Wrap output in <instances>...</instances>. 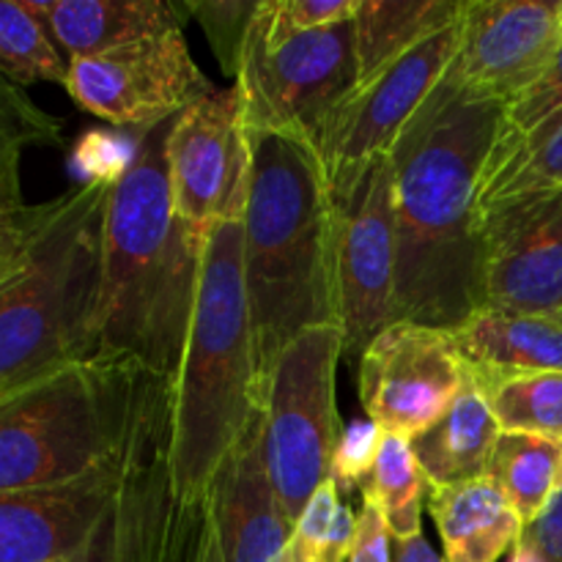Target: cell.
I'll use <instances>...</instances> for the list:
<instances>
[{"instance_id": "cell-1", "label": "cell", "mask_w": 562, "mask_h": 562, "mask_svg": "<svg viewBox=\"0 0 562 562\" xmlns=\"http://www.w3.org/2000/svg\"><path fill=\"white\" fill-rule=\"evenodd\" d=\"M505 102L434 88L390 151L395 322L453 329L483 307L481 179Z\"/></svg>"}, {"instance_id": "cell-2", "label": "cell", "mask_w": 562, "mask_h": 562, "mask_svg": "<svg viewBox=\"0 0 562 562\" xmlns=\"http://www.w3.org/2000/svg\"><path fill=\"white\" fill-rule=\"evenodd\" d=\"M173 119L140 130L132 159L115 173L102 245L99 355L157 376H176L203 258L170 206L165 140Z\"/></svg>"}, {"instance_id": "cell-3", "label": "cell", "mask_w": 562, "mask_h": 562, "mask_svg": "<svg viewBox=\"0 0 562 562\" xmlns=\"http://www.w3.org/2000/svg\"><path fill=\"white\" fill-rule=\"evenodd\" d=\"M250 148L241 252L263 384L291 340L313 327L338 324L335 203L313 146L285 135H256Z\"/></svg>"}, {"instance_id": "cell-4", "label": "cell", "mask_w": 562, "mask_h": 562, "mask_svg": "<svg viewBox=\"0 0 562 562\" xmlns=\"http://www.w3.org/2000/svg\"><path fill=\"white\" fill-rule=\"evenodd\" d=\"M115 176H91L33 206L0 280V395L99 355L104 212Z\"/></svg>"}, {"instance_id": "cell-5", "label": "cell", "mask_w": 562, "mask_h": 562, "mask_svg": "<svg viewBox=\"0 0 562 562\" xmlns=\"http://www.w3.org/2000/svg\"><path fill=\"white\" fill-rule=\"evenodd\" d=\"M241 241V217L223 220L209 236L173 376L170 464L176 492L192 508L203 505L212 475L261 409Z\"/></svg>"}, {"instance_id": "cell-6", "label": "cell", "mask_w": 562, "mask_h": 562, "mask_svg": "<svg viewBox=\"0 0 562 562\" xmlns=\"http://www.w3.org/2000/svg\"><path fill=\"white\" fill-rule=\"evenodd\" d=\"M148 373L124 357L93 355L0 395V494L113 464L135 428Z\"/></svg>"}, {"instance_id": "cell-7", "label": "cell", "mask_w": 562, "mask_h": 562, "mask_svg": "<svg viewBox=\"0 0 562 562\" xmlns=\"http://www.w3.org/2000/svg\"><path fill=\"white\" fill-rule=\"evenodd\" d=\"M340 357L344 333L338 324H324L291 340L263 376V453L269 481L291 525L333 475L335 453L344 442L335 401Z\"/></svg>"}, {"instance_id": "cell-8", "label": "cell", "mask_w": 562, "mask_h": 562, "mask_svg": "<svg viewBox=\"0 0 562 562\" xmlns=\"http://www.w3.org/2000/svg\"><path fill=\"white\" fill-rule=\"evenodd\" d=\"M247 137L285 135L318 151L335 110L357 86L355 20L302 33L280 47L247 36L236 77Z\"/></svg>"}, {"instance_id": "cell-9", "label": "cell", "mask_w": 562, "mask_h": 562, "mask_svg": "<svg viewBox=\"0 0 562 562\" xmlns=\"http://www.w3.org/2000/svg\"><path fill=\"white\" fill-rule=\"evenodd\" d=\"M170 206L195 250L223 220L241 217L252 148L239 86L212 91L181 110L165 140Z\"/></svg>"}, {"instance_id": "cell-10", "label": "cell", "mask_w": 562, "mask_h": 562, "mask_svg": "<svg viewBox=\"0 0 562 562\" xmlns=\"http://www.w3.org/2000/svg\"><path fill=\"white\" fill-rule=\"evenodd\" d=\"M459 20L417 44L371 82L355 88L335 110L318 143L333 203H346L360 190L368 170L393 151L417 110L428 102L459 44Z\"/></svg>"}, {"instance_id": "cell-11", "label": "cell", "mask_w": 562, "mask_h": 562, "mask_svg": "<svg viewBox=\"0 0 562 562\" xmlns=\"http://www.w3.org/2000/svg\"><path fill=\"white\" fill-rule=\"evenodd\" d=\"M64 88L88 113L148 130L217 91L192 60L181 27L69 60Z\"/></svg>"}, {"instance_id": "cell-12", "label": "cell", "mask_w": 562, "mask_h": 562, "mask_svg": "<svg viewBox=\"0 0 562 562\" xmlns=\"http://www.w3.org/2000/svg\"><path fill=\"white\" fill-rule=\"evenodd\" d=\"M467 379L450 329L393 322L360 360V404L382 434L417 439L453 406Z\"/></svg>"}, {"instance_id": "cell-13", "label": "cell", "mask_w": 562, "mask_h": 562, "mask_svg": "<svg viewBox=\"0 0 562 562\" xmlns=\"http://www.w3.org/2000/svg\"><path fill=\"white\" fill-rule=\"evenodd\" d=\"M393 159L382 157L360 190L335 203V311L344 357L362 355L395 322Z\"/></svg>"}, {"instance_id": "cell-14", "label": "cell", "mask_w": 562, "mask_h": 562, "mask_svg": "<svg viewBox=\"0 0 562 562\" xmlns=\"http://www.w3.org/2000/svg\"><path fill=\"white\" fill-rule=\"evenodd\" d=\"M560 42L558 0H467L439 88L508 104L547 69Z\"/></svg>"}, {"instance_id": "cell-15", "label": "cell", "mask_w": 562, "mask_h": 562, "mask_svg": "<svg viewBox=\"0 0 562 562\" xmlns=\"http://www.w3.org/2000/svg\"><path fill=\"white\" fill-rule=\"evenodd\" d=\"M483 307L562 318V190L481 214Z\"/></svg>"}, {"instance_id": "cell-16", "label": "cell", "mask_w": 562, "mask_h": 562, "mask_svg": "<svg viewBox=\"0 0 562 562\" xmlns=\"http://www.w3.org/2000/svg\"><path fill=\"white\" fill-rule=\"evenodd\" d=\"M291 530L269 481L258 409L203 494L195 562H278Z\"/></svg>"}, {"instance_id": "cell-17", "label": "cell", "mask_w": 562, "mask_h": 562, "mask_svg": "<svg viewBox=\"0 0 562 562\" xmlns=\"http://www.w3.org/2000/svg\"><path fill=\"white\" fill-rule=\"evenodd\" d=\"M66 60L184 27L187 3L168 0H25Z\"/></svg>"}, {"instance_id": "cell-18", "label": "cell", "mask_w": 562, "mask_h": 562, "mask_svg": "<svg viewBox=\"0 0 562 562\" xmlns=\"http://www.w3.org/2000/svg\"><path fill=\"white\" fill-rule=\"evenodd\" d=\"M450 335L470 371H562V318L477 307Z\"/></svg>"}, {"instance_id": "cell-19", "label": "cell", "mask_w": 562, "mask_h": 562, "mask_svg": "<svg viewBox=\"0 0 562 562\" xmlns=\"http://www.w3.org/2000/svg\"><path fill=\"white\" fill-rule=\"evenodd\" d=\"M445 562H497L521 536V519L488 475L428 492Z\"/></svg>"}, {"instance_id": "cell-20", "label": "cell", "mask_w": 562, "mask_h": 562, "mask_svg": "<svg viewBox=\"0 0 562 562\" xmlns=\"http://www.w3.org/2000/svg\"><path fill=\"white\" fill-rule=\"evenodd\" d=\"M499 434L503 431L494 420L486 393L467 368L464 387L456 395L453 406L437 426L412 439V450L426 472L428 488L456 486L486 475Z\"/></svg>"}, {"instance_id": "cell-21", "label": "cell", "mask_w": 562, "mask_h": 562, "mask_svg": "<svg viewBox=\"0 0 562 562\" xmlns=\"http://www.w3.org/2000/svg\"><path fill=\"white\" fill-rule=\"evenodd\" d=\"M467 0H360L355 14L357 86L404 58L406 53L453 25Z\"/></svg>"}, {"instance_id": "cell-22", "label": "cell", "mask_w": 562, "mask_h": 562, "mask_svg": "<svg viewBox=\"0 0 562 562\" xmlns=\"http://www.w3.org/2000/svg\"><path fill=\"white\" fill-rule=\"evenodd\" d=\"M562 190V110L530 135L510 143H494L481 179V214L516 201Z\"/></svg>"}, {"instance_id": "cell-23", "label": "cell", "mask_w": 562, "mask_h": 562, "mask_svg": "<svg viewBox=\"0 0 562 562\" xmlns=\"http://www.w3.org/2000/svg\"><path fill=\"white\" fill-rule=\"evenodd\" d=\"M488 477L508 497L521 525L536 519L562 483V442L536 434H499Z\"/></svg>"}, {"instance_id": "cell-24", "label": "cell", "mask_w": 562, "mask_h": 562, "mask_svg": "<svg viewBox=\"0 0 562 562\" xmlns=\"http://www.w3.org/2000/svg\"><path fill=\"white\" fill-rule=\"evenodd\" d=\"M428 481L412 442L395 434H379L376 456L362 494L382 510L393 541L423 536V505L428 503Z\"/></svg>"}, {"instance_id": "cell-25", "label": "cell", "mask_w": 562, "mask_h": 562, "mask_svg": "<svg viewBox=\"0 0 562 562\" xmlns=\"http://www.w3.org/2000/svg\"><path fill=\"white\" fill-rule=\"evenodd\" d=\"M470 373L486 393L499 431L562 442V371Z\"/></svg>"}, {"instance_id": "cell-26", "label": "cell", "mask_w": 562, "mask_h": 562, "mask_svg": "<svg viewBox=\"0 0 562 562\" xmlns=\"http://www.w3.org/2000/svg\"><path fill=\"white\" fill-rule=\"evenodd\" d=\"M64 124L44 113L25 93L0 77V214L22 209L20 165L33 146H58Z\"/></svg>"}, {"instance_id": "cell-27", "label": "cell", "mask_w": 562, "mask_h": 562, "mask_svg": "<svg viewBox=\"0 0 562 562\" xmlns=\"http://www.w3.org/2000/svg\"><path fill=\"white\" fill-rule=\"evenodd\" d=\"M69 60L25 0H0V77L25 88L31 82H66Z\"/></svg>"}, {"instance_id": "cell-28", "label": "cell", "mask_w": 562, "mask_h": 562, "mask_svg": "<svg viewBox=\"0 0 562 562\" xmlns=\"http://www.w3.org/2000/svg\"><path fill=\"white\" fill-rule=\"evenodd\" d=\"M355 532V510L329 475L296 519L278 562H349Z\"/></svg>"}, {"instance_id": "cell-29", "label": "cell", "mask_w": 562, "mask_h": 562, "mask_svg": "<svg viewBox=\"0 0 562 562\" xmlns=\"http://www.w3.org/2000/svg\"><path fill=\"white\" fill-rule=\"evenodd\" d=\"M360 0H258L247 36L263 47H280L302 33L355 20Z\"/></svg>"}, {"instance_id": "cell-30", "label": "cell", "mask_w": 562, "mask_h": 562, "mask_svg": "<svg viewBox=\"0 0 562 562\" xmlns=\"http://www.w3.org/2000/svg\"><path fill=\"white\" fill-rule=\"evenodd\" d=\"M256 5L258 0H201V3H187V11L206 31L209 44H212L223 71L234 80L239 77L247 31H250Z\"/></svg>"}, {"instance_id": "cell-31", "label": "cell", "mask_w": 562, "mask_h": 562, "mask_svg": "<svg viewBox=\"0 0 562 562\" xmlns=\"http://www.w3.org/2000/svg\"><path fill=\"white\" fill-rule=\"evenodd\" d=\"M562 110V42L558 53L547 64V69L536 77V82L525 88L519 97L510 99L505 104L503 130H499V143L519 140V137L530 135L532 130L552 119L554 113Z\"/></svg>"}, {"instance_id": "cell-32", "label": "cell", "mask_w": 562, "mask_h": 562, "mask_svg": "<svg viewBox=\"0 0 562 562\" xmlns=\"http://www.w3.org/2000/svg\"><path fill=\"white\" fill-rule=\"evenodd\" d=\"M510 562H562V483L541 514L521 527Z\"/></svg>"}, {"instance_id": "cell-33", "label": "cell", "mask_w": 562, "mask_h": 562, "mask_svg": "<svg viewBox=\"0 0 562 562\" xmlns=\"http://www.w3.org/2000/svg\"><path fill=\"white\" fill-rule=\"evenodd\" d=\"M379 434L382 431L373 423L371 426L351 428V434H344V442H340L333 461V477L338 481L340 494H346V497H349V492L355 486L362 488V483L371 475Z\"/></svg>"}, {"instance_id": "cell-34", "label": "cell", "mask_w": 562, "mask_h": 562, "mask_svg": "<svg viewBox=\"0 0 562 562\" xmlns=\"http://www.w3.org/2000/svg\"><path fill=\"white\" fill-rule=\"evenodd\" d=\"M349 562H393V536L379 505L368 494H362V508L357 514Z\"/></svg>"}, {"instance_id": "cell-35", "label": "cell", "mask_w": 562, "mask_h": 562, "mask_svg": "<svg viewBox=\"0 0 562 562\" xmlns=\"http://www.w3.org/2000/svg\"><path fill=\"white\" fill-rule=\"evenodd\" d=\"M33 220V206L14 209V212L0 214V280L9 272V267L14 263L16 252H20L22 241H25L27 228H31Z\"/></svg>"}, {"instance_id": "cell-36", "label": "cell", "mask_w": 562, "mask_h": 562, "mask_svg": "<svg viewBox=\"0 0 562 562\" xmlns=\"http://www.w3.org/2000/svg\"><path fill=\"white\" fill-rule=\"evenodd\" d=\"M393 562H445L442 554L426 541L423 536L393 541Z\"/></svg>"}, {"instance_id": "cell-37", "label": "cell", "mask_w": 562, "mask_h": 562, "mask_svg": "<svg viewBox=\"0 0 562 562\" xmlns=\"http://www.w3.org/2000/svg\"><path fill=\"white\" fill-rule=\"evenodd\" d=\"M558 14H560V25H562V0H558Z\"/></svg>"}]
</instances>
